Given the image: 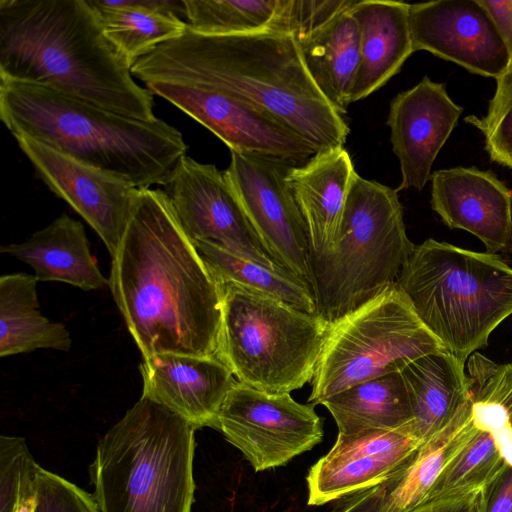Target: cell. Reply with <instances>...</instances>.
Instances as JSON below:
<instances>
[{
	"label": "cell",
	"instance_id": "cell-1",
	"mask_svg": "<svg viewBox=\"0 0 512 512\" xmlns=\"http://www.w3.org/2000/svg\"><path fill=\"white\" fill-rule=\"evenodd\" d=\"M109 288L143 358L216 356L222 283L182 229L164 191L140 189L112 257Z\"/></svg>",
	"mask_w": 512,
	"mask_h": 512
},
{
	"label": "cell",
	"instance_id": "cell-2",
	"mask_svg": "<svg viewBox=\"0 0 512 512\" xmlns=\"http://www.w3.org/2000/svg\"><path fill=\"white\" fill-rule=\"evenodd\" d=\"M131 72L145 84L173 82L240 98L288 126L317 152L343 147L350 132L315 85L289 33L208 35L187 27L138 59Z\"/></svg>",
	"mask_w": 512,
	"mask_h": 512
},
{
	"label": "cell",
	"instance_id": "cell-3",
	"mask_svg": "<svg viewBox=\"0 0 512 512\" xmlns=\"http://www.w3.org/2000/svg\"><path fill=\"white\" fill-rule=\"evenodd\" d=\"M131 67L87 0L0 1V78L153 120L152 93Z\"/></svg>",
	"mask_w": 512,
	"mask_h": 512
},
{
	"label": "cell",
	"instance_id": "cell-4",
	"mask_svg": "<svg viewBox=\"0 0 512 512\" xmlns=\"http://www.w3.org/2000/svg\"><path fill=\"white\" fill-rule=\"evenodd\" d=\"M0 118L30 137L138 189L165 185L186 155L182 134L159 118L141 120L40 85L0 78Z\"/></svg>",
	"mask_w": 512,
	"mask_h": 512
},
{
	"label": "cell",
	"instance_id": "cell-5",
	"mask_svg": "<svg viewBox=\"0 0 512 512\" xmlns=\"http://www.w3.org/2000/svg\"><path fill=\"white\" fill-rule=\"evenodd\" d=\"M195 431L145 397L99 440L89 467L100 512H191Z\"/></svg>",
	"mask_w": 512,
	"mask_h": 512
},
{
	"label": "cell",
	"instance_id": "cell-6",
	"mask_svg": "<svg viewBox=\"0 0 512 512\" xmlns=\"http://www.w3.org/2000/svg\"><path fill=\"white\" fill-rule=\"evenodd\" d=\"M395 285L463 364L512 315V267L497 254L429 238L415 245Z\"/></svg>",
	"mask_w": 512,
	"mask_h": 512
},
{
	"label": "cell",
	"instance_id": "cell-7",
	"mask_svg": "<svg viewBox=\"0 0 512 512\" xmlns=\"http://www.w3.org/2000/svg\"><path fill=\"white\" fill-rule=\"evenodd\" d=\"M415 245L397 189L354 174L333 247L310 254L317 314L332 323L394 285Z\"/></svg>",
	"mask_w": 512,
	"mask_h": 512
},
{
	"label": "cell",
	"instance_id": "cell-8",
	"mask_svg": "<svg viewBox=\"0 0 512 512\" xmlns=\"http://www.w3.org/2000/svg\"><path fill=\"white\" fill-rule=\"evenodd\" d=\"M221 283L216 356L236 380L270 394H290L311 382L330 323L237 283Z\"/></svg>",
	"mask_w": 512,
	"mask_h": 512
},
{
	"label": "cell",
	"instance_id": "cell-9",
	"mask_svg": "<svg viewBox=\"0 0 512 512\" xmlns=\"http://www.w3.org/2000/svg\"><path fill=\"white\" fill-rule=\"evenodd\" d=\"M445 349L392 285L329 324L308 402H321L367 380L398 372L410 361Z\"/></svg>",
	"mask_w": 512,
	"mask_h": 512
},
{
	"label": "cell",
	"instance_id": "cell-10",
	"mask_svg": "<svg viewBox=\"0 0 512 512\" xmlns=\"http://www.w3.org/2000/svg\"><path fill=\"white\" fill-rule=\"evenodd\" d=\"M255 471L283 466L323 438L322 419L312 404L290 394H270L236 382L217 417L216 428Z\"/></svg>",
	"mask_w": 512,
	"mask_h": 512
},
{
	"label": "cell",
	"instance_id": "cell-11",
	"mask_svg": "<svg viewBox=\"0 0 512 512\" xmlns=\"http://www.w3.org/2000/svg\"><path fill=\"white\" fill-rule=\"evenodd\" d=\"M164 187L182 229L193 242H210L271 269H286L266 249L225 173L214 165L184 155Z\"/></svg>",
	"mask_w": 512,
	"mask_h": 512
},
{
	"label": "cell",
	"instance_id": "cell-12",
	"mask_svg": "<svg viewBox=\"0 0 512 512\" xmlns=\"http://www.w3.org/2000/svg\"><path fill=\"white\" fill-rule=\"evenodd\" d=\"M292 166L278 159L231 151L224 173L272 257L309 283L308 231L286 182Z\"/></svg>",
	"mask_w": 512,
	"mask_h": 512
},
{
	"label": "cell",
	"instance_id": "cell-13",
	"mask_svg": "<svg viewBox=\"0 0 512 512\" xmlns=\"http://www.w3.org/2000/svg\"><path fill=\"white\" fill-rule=\"evenodd\" d=\"M156 94L201 123L230 151L285 161L307 162L316 149L295 131L265 111L230 94L165 81L145 84Z\"/></svg>",
	"mask_w": 512,
	"mask_h": 512
},
{
	"label": "cell",
	"instance_id": "cell-14",
	"mask_svg": "<svg viewBox=\"0 0 512 512\" xmlns=\"http://www.w3.org/2000/svg\"><path fill=\"white\" fill-rule=\"evenodd\" d=\"M40 179L99 235L111 258L129 223L140 189L30 137L14 135Z\"/></svg>",
	"mask_w": 512,
	"mask_h": 512
},
{
	"label": "cell",
	"instance_id": "cell-15",
	"mask_svg": "<svg viewBox=\"0 0 512 512\" xmlns=\"http://www.w3.org/2000/svg\"><path fill=\"white\" fill-rule=\"evenodd\" d=\"M409 27L414 52L425 50L495 79L510 68L508 48L479 0L410 4Z\"/></svg>",
	"mask_w": 512,
	"mask_h": 512
},
{
	"label": "cell",
	"instance_id": "cell-16",
	"mask_svg": "<svg viewBox=\"0 0 512 512\" xmlns=\"http://www.w3.org/2000/svg\"><path fill=\"white\" fill-rule=\"evenodd\" d=\"M424 442L411 424L396 430L339 434L309 470L307 504L320 506L396 479Z\"/></svg>",
	"mask_w": 512,
	"mask_h": 512
},
{
	"label": "cell",
	"instance_id": "cell-17",
	"mask_svg": "<svg viewBox=\"0 0 512 512\" xmlns=\"http://www.w3.org/2000/svg\"><path fill=\"white\" fill-rule=\"evenodd\" d=\"M463 110L450 98L445 83L428 76L393 98L387 125L400 164L397 191L424 188L431 178L432 165Z\"/></svg>",
	"mask_w": 512,
	"mask_h": 512
},
{
	"label": "cell",
	"instance_id": "cell-18",
	"mask_svg": "<svg viewBox=\"0 0 512 512\" xmlns=\"http://www.w3.org/2000/svg\"><path fill=\"white\" fill-rule=\"evenodd\" d=\"M431 207L451 229L465 230L487 252H512V190L492 171L476 167L436 170Z\"/></svg>",
	"mask_w": 512,
	"mask_h": 512
},
{
	"label": "cell",
	"instance_id": "cell-19",
	"mask_svg": "<svg viewBox=\"0 0 512 512\" xmlns=\"http://www.w3.org/2000/svg\"><path fill=\"white\" fill-rule=\"evenodd\" d=\"M139 370L142 396L175 412L196 430L216 428L219 411L237 382L215 355L156 354L143 358Z\"/></svg>",
	"mask_w": 512,
	"mask_h": 512
},
{
	"label": "cell",
	"instance_id": "cell-20",
	"mask_svg": "<svg viewBox=\"0 0 512 512\" xmlns=\"http://www.w3.org/2000/svg\"><path fill=\"white\" fill-rule=\"evenodd\" d=\"M355 173L344 147L319 151L289 169L286 182L305 222L310 254H321L336 242Z\"/></svg>",
	"mask_w": 512,
	"mask_h": 512
},
{
	"label": "cell",
	"instance_id": "cell-21",
	"mask_svg": "<svg viewBox=\"0 0 512 512\" xmlns=\"http://www.w3.org/2000/svg\"><path fill=\"white\" fill-rule=\"evenodd\" d=\"M410 4L357 0L350 12L360 38V67L351 102L366 98L397 74L414 52L409 27Z\"/></svg>",
	"mask_w": 512,
	"mask_h": 512
},
{
	"label": "cell",
	"instance_id": "cell-22",
	"mask_svg": "<svg viewBox=\"0 0 512 512\" xmlns=\"http://www.w3.org/2000/svg\"><path fill=\"white\" fill-rule=\"evenodd\" d=\"M30 265L38 281H58L85 291L109 287L90 251L81 222L62 214L21 243L1 247Z\"/></svg>",
	"mask_w": 512,
	"mask_h": 512
},
{
	"label": "cell",
	"instance_id": "cell-23",
	"mask_svg": "<svg viewBox=\"0 0 512 512\" xmlns=\"http://www.w3.org/2000/svg\"><path fill=\"white\" fill-rule=\"evenodd\" d=\"M413 406V433L423 442L443 429L469 397L465 364L443 349L418 357L400 371Z\"/></svg>",
	"mask_w": 512,
	"mask_h": 512
},
{
	"label": "cell",
	"instance_id": "cell-24",
	"mask_svg": "<svg viewBox=\"0 0 512 512\" xmlns=\"http://www.w3.org/2000/svg\"><path fill=\"white\" fill-rule=\"evenodd\" d=\"M351 8L296 39L312 80L342 116L352 103V91L360 67L359 29Z\"/></svg>",
	"mask_w": 512,
	"mask_h": 512
},
{
	"label": "cell",
	"instance_id": "cell-25",
	"mask_svg": "<svg viewBox=\"0 0 512 512\" xmlns=\"http://www.w3.org/2000/svg\"><path fill=\"white\" fill-rule=\"evenodd\" d=\"M333 416L339 434L396 430L414 420L405 380L391 372L345 389L321 402Z\"/></svg>",
	"mask_w": 512,
	"mask_h": 512
},
{
	"label": "cell",
	"instance_id": "cell-26",
	"mask_svg": "<svg viewBox=\"0 0 512 512\" xmlns=\"http://www.w3.org/2000/svg\"><path fill=\"white\" fill-rule=\"evenodd\" d=\"M37 278L26 273L0 278V356L36 349L69 351L72 339L66 326L39 311Z\"/></svg>",
	"mask_w": 512,
	"mask_h": 512
},
{
	"label": "cell",
	"instance_id": "cell-27",
	"mask_svg": "<svg viewBox=\"0 0 512 512\" xmlns=\"http://www.w3.org/2000/svg\"><path fill=\"white\" fill-rule=\"evenodd\" d=\"M477 432L467 400L443 429L418 448L400 475L393 480L386 512H406L423 502L447 464Z\"/></svg>",
	"mask_w": 512,
	"mask_h": 512
},
{
	"label": "cell",
	"instance_id": "cell-28",
	"mask_svg": "<svg viewBox=\"0 0 512 512\" xmlns=\"http://www.w3.org/2000/svg\"><path fill=\"white\" fill-rule=\"evenodd\" d=\"M87 1L108 38L131 65L187 30L185 20L173 13L147 8L142 0Z\"/></svg>",
	"mask_w": 512,
	"mask_h": 512
},
{
	"label": "cell",
	"instance_id": "cell-29",
	"mask_svg": "<svg viewBox=\"0 0 512 512\" xmlns=\"http://www.w3.org/2000/svg\"><path fill=\"white\" fill-rule=\"evenodd\" d=\"M468 406L478 430L492 435L512 466V362L497 364L475 352L467 360Z\"/></svg>",
	"mask_w": 512,
	"mask_h": 512
},
{
	"label": "cell",
	"instance_id": "cell-30",
	"mask_svg": "<svg viewBox=\"0 0 512 512\" xmlns=\"http://www.w3.org/2000/svg\"><path fill=\"white\" fill-rule=\"evenodd\" d=\"M221 282H233L317 314L310 284L287 269L274 270L206 241L193 242Z\"/></svg>",
	"mask_w": 512,
	"mask_h": 512
},
{
	"label": "cell",
	"instance_id": "cell-31",
	"mask_svg": "<svg viewBox=\"0 0 512 512\" xmlns=\"http://www.w3.org/2000/svg\"><path fill=\"white\" fill-rule=\"evenodd\" d=\"M188 29L208 35L271 30L280 0H184Z\"/></svg>",
	"mask_w": 512,
	"mask_h": 512
},
{
	"label": "cell",
	"instance_id": "cell-32",
	"mask_svg": "<svg viewBox=\"0 0 512 512\" xmlns=\"http://www.w3.org/2000/svg\"><path fill=\"white\" fill-rule=\"evenodd\" d=\"M506 464L492 435L478 430L447 464L424 501L481 490Z\"/></svg>",
	"mask_w": 512,
	"mask_h": 512
},
{
	"label": "cell",
	"instance_id": "cell-33",
	"mask_svg": "<svg viewBox=\"0 0 512 512\" xmlns=\"http://www.w3.org/2000/svg\"><path fill=\"white\" fill-rule=\"evenodd\" d=\"M465 122L484 136L492 161L512 169V67L496 78V89L482 117L469 115Z\"/></svg>",
	"mask_w": 512,
	"mask_h": 512
},
{
	"label": "cell",
	"instance_id": "cell-34",
	"mask_svg": "<svg viewBox=\"0 0 512 512\" xmlns=\"http://www.w3.org/2000/svg\"><path fill=\"white\" fill-rule=\"evenodd\" d=\"M357 0H280L271 30L300 38L324 25Z\"/></svg>",
	"mask_w": 512,
	"mask_h": 512
},
{
	"label": "cell",
	"instance_id": "cell-35",
	"mask_svg": "<svg viewBox=\"0 0 512 512\" xmlns=\"http://www.w3.org/2000/svg\"><path fill=\"white\" fill-rule=\"evenodd\" d=\"M35 486L33 512H100L92 494L42 467Z\"/></svg>",
	"mask_w": 512,
	"mask_h": 512
},
{
	"label": "cell",
	"instance_id": "cell-36",
	"mask_svg": "<svg viewBox=\"0 0 512 512\" xmlns=\"http://www.w3.org/2000/svg\"><path fill=\"white\" fill-rule=\"evenodd\" d=\"M477 512H512V466L506 464L480 490Z\"/></svg>",
	"mask_w": 512,
	"mask_h": 512
},
{
	"label": "cell",
	"instance_id": "cell-37",
	"mask_svg": "<svg viewBox=\"0 0 512 512\" xmlns=\"http://www.w3.org/2000/svg\"><path fill=\"white\" fill-rule=\"evenodd\" d=\"M392 482L393 480L348 495L330 512H386Z\"/></svg>",
	"mask_w": 512,
	"mask_h": 512
},
{
	"label": "cell",
	"instance_id": "cell-38",
	"mask_svg": "<svg viewBox=\"0 0 512 512\" xmlns=\"http://www.w3.org/2000/svg\"><path fill=\"white\" fill-rule=\"evenodd\" d=\"M480 490L426 500L406 512H477Z\"/></svg>",
	"mask_w": 512,
	"mask_h": 512
},
{
	"label": "cell",
	"instance_id": "cell-39",
	"mask_svg": "<svg viewBox=\"0 0 512 512\" xmlns=\"http://www.w3.org/2000/svg\"><path fill=\"white\" fill-rule=\"evenodd\" d=\"M490 13L508 48L512 67V0H479Z\"/></svg>",
	"mask_w": 512,
	"mask_h": 512
},
{
	"label": "cell",
	"instance_id": "cell-40",
	"mask_svg": "<svg viewBox=\"0 0 512 512\" xmlns=\"http://www.w3.org/2000/svg\"><path fill=\"white\" fill-rule=\"evenodd\" d=\"M34 506H35V495L23 500V502L15 509L14 512H33Z\"/></svg>",
	"mask_w": 512,
	"mask_h": 512
}]
</instances>
